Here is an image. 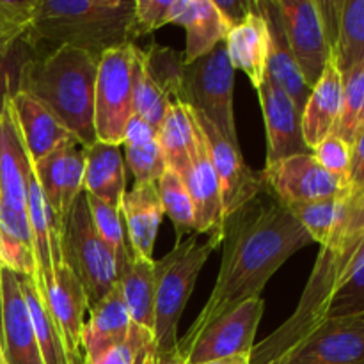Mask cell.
<instances>
[{"label":"cell","instance_id":"obj_13","mask_svg":"<svg viewBox=\"0 0 364 364\" xmlns=\"http://www.w3.org/2000/svg\"><path fill=\"white\" fill-rule=\"evenodd\" d=\"M192 112L205 135L210 160H212L217 178H219L223 215L224 223H226V219H230L233 213H237L245 205L255 201L259 194H263L265 187H263L262 176L245 164L240 146L233 144L230 139L224 137L219 128L210 123L201 112L194 109Z\"/></svg>","mask_w":364,"mask_h":364},{"label":"cell","instance_id":"obj_18","mask_svg":"<svg viewBox=\"0 0 364 364\" xmlns=\"http://www.w3.org/2000/svg\"><path fill=\"white\" fill-rule=\"evenodd\" d=\"M259 105L267 132V162L288 159L294 155L311 153L302 137L301 110L290 96L272 84L269 78L263 80L258 89Z\"/></svg>","mask_w":364,"mask_h":364},{"label":"cell","instance_id":"obj_52","mask_svg":"<svg viewBox=\"0 0 364 364\" xmlns=\"http://www.w3.org/2000/svg\"><path fill=\"white\" fill-rule=\"evenodd\" d=\"M0 364H6V359H4V350H2V343H0Z\"/></svg>","mask_w":364,"mask_h":364},{"label":"cell","instance_id":"obj_53","mask_svg":"<svg viewBox=\"0 0 364 364\" xmlns=\"http://www.w3.org/2000/svg\"><path fill=\"white\" fill-rule=\"evenodd\" d=\"M363 128H364V114H363V117H361V123H359V132H361ZM359 132H358V134H359Z\"/></svg>","mask_w":364,"mask_h":364},{"label":"cell","instance_id":"obj_23","mask_svg":"<svg viewBox=\"0 0 364 364\" xmlns=\"http://www.w3.org/2000/svg\"><path fill=\"white\" fill-rule=\"evenodd\" d=\"M9 102L31 162H38L60 142L73 137L43 103L27 92L14 91Z\"/></svg>","mask_w":364,"mask_h":364},{"label":"cell","instance_id":"obj_33","mask_svg":"<svg viewBox=\"0 0 364 364\" xmlns=\"http://www.w3.org/2000/svg\"><path fill=\"white\" fill-rule=\"evenodd\" d=\"M333 59L341 77L364 63V0H340Z\"/></svg>","mask_w":364,"mask_h":364},{"label":"cell","instance_id":"obj_31","mask_svg":"<svg viewBox=\"0 0 364 364\" xmlns=\"http://www.w3.org/2000/svg\"><path fill=\"white\" fill-rule=\"evenodd\" d=\"M0 267L16 276L38 279L28 215L6 206H0Z\"/></svg>","mask_w":364,"mask_h":364},{"label":"cell","instance_id":"obj_4","mask_svg":"<svg viewBox=\"0 0 364 364\" xmlns=\"http://www.w3.org/2000/svg\"><path fill=\"white\" fill-rule=\"evenodd\" d=\"M137 38L135 0H38L25 41L38 55L73 46L102 57Z\"/></svg>","mask_w":364,"mask_h":364},{"label":"cell","instance_id":"obj_10","mask_svg":"<svg viewBox=\"0 0 364 364\" xmlns=\"http://www.w3.org/2000/svg\"><path fill=\"white\" fill-rule=\"evenodd\" d=\"M32 169L45 198L52 230L60 242L68 213L84 192L85 148L77 139L70 137L41 160L32 162Z\"/></svg>","mask_w":364,"mask_h":364},{"label":"cell","instance_id":"obj_14","mask_svg":"<svg viewBox=\"0 0 364 364\" xmlns=\"http://www.w3.org/2000/svg\"><path fill=\"white\" fill-rule=\"evenodd\" d=\"M291 53L309 87L322 77L331 59L326 21L318 0H276Z\"/></svg>","mask_w":364,"mask_h":364},{"label":"cell","instance_id":"obj_16","mask_svg":"<svg viewBox=\"0 0 364 364\" xmlns=\"http://www.w3.org/2000/svg\"><path fill=\"white\" fill-rule=\"evenodd\" d=\"M41 297L63 336L70 358L75 364H82V333L85 315L89 313V301L82 283L66 263L55 267L52 284Z\"/></svg>","mask_w":364,"mask_h":364},{"label":"cell","instance_id":"obj_36","mask_svg":"<svg viewBox=\"0 0 364 364\" xmlns=\"http://www.w3.org/2000/svg\"><path fill=\"white\" fill-rule=\"evenodd\" d=\"M164 213L173 220L176 240L196 233V210L183 178L167 167L156 181Z\"/></svg>","mask_w":364,"mask_h":364},{"label":"cell","instance_id":"obj_30","mask_svg":"<svg viewBox=\"0 0 364 364\" xmlns=\"http://www.w3.org/2000/svg\"><path fill=\"white\" fill-rule=\"evenodd\" d=\"M124 160L135 183H156L167 169L159 146L156 128L139 116H132L124 132Z\"/></svg>","mask_w":364,"mask_h":364},{"label":"cell","instance_id":"obj_48","mask_svg":"<svg viewBox=\"0 0 364 364\" xmlns=\"http://www.w3.org/2000/svg\"><path fill=\"white\" fill-rule=\"evenodd\" d=\"M213 4L231 28L240 25L255 11L252 0H213Z\"/></svg>","mask_w":364,"mask_h":364},{"label":"cell","instance_id":"obj_1","mask_svg":"<svg viewBox=\"0 0 364 364\" xmlns=\"http://www.w3.org/2000/svg\"><path fill=\"white\" fill-rule=\"evenodd\" d=\"M309 244L313 240L308 231L267 191L226 219L215 287L198 318L178 340V350L191 345L220 316L262 297L274 274Z\"/></svg>","mask_w":364,"mask_h":364},{"label":"cell","instance_id":"obj_47","mask_svg":"<svg viewBox=\"0 0 364 364\" xmlns=\"http://www.w3.org/2000/svg\"><path fill=\"white\" fill-rule=\"evenodd\" d=\"M348 188H350V196L361 194L364 191V128L359 132L358 137H355L354 146H352Z\"/></svg>","mask_w":364,"mask_h":364},{"label":"cell","instance_id":"obj_17","mask_svg":"<svg viewBox=\"0 0 364 364\" xmlns=\"http://www.w3.org/2000/svg\"><path fill=\"white\" fill-rule=\"evenodd\" d=\"M2 279V350L6 364H43L20 276L0 267Z\"/></svg>","mask_w":364,"mask_h":364},{"label":"cell","instance_id":"obj_2","mask_svg":"<svg viewBox=\"0 0 364 364\" xmlns=\"http://www.w3.org/2000/svg\"><path fill=\"white\" fill-rule=\"evenodd\" d=\"M364 263V191L347 199L333 237L320 247L297 308L287 322L252 347V364H267L290 350L326 320L338 288Z\"/></svg>","mask_w":364,"mask_h":364},{"label":"cell","instance_id":"obj_46","mask_svg":"<svg viewBox=\"0 0 364 364\" xmlns=\"http://www.w3.org/2000/svg\"><path fill=\"white\" fill-rule=\"evenodd\" d=\"M364 313V263L338 288L331 299L326 318L329 316H347Z\"/></svg>","mask_w":364,"mask_h":364},{"label":"cell","instance_id":"obj_34","mask_svg":"<svg viewBox=\"0 0 364 364\" xmlns=\"http://www.w3.org/2000/svg\"><path fill=\"white\" fill-rule=\"evenodd\" d=\"M21 290H23L25 301H27L28 313H31L32 326H34L36 340H38L39 352H41L43 364H75L68 354L63 336L50 315L48 308L45 306L38 284L31 277L20 276Z\"/></svg>","mask_w":364,"mask_h":364},{"label":"cell","instance_id":"obj_22","mask_svg":"<svg viewBox=\"0 0 364 364\" xmlns=\"http://www.w3.org/2000/svg\"><path fill=\"white\" fill-rule=\"evenodd\" d=\"M341 98H343V77L338 70L336 60L331 55L322 77L311 87L308 102L302 110V137L309 151H313L323 139L336 132L341 114Z\"/></svg>","mask_w":364,"mask_h":364},{"label":"cell","instance_id":"obj_51","mask_svg":"<svg viewBox=\"0 0 364 364\" xmlns=\"http://www.w3.org/2000/svg\"><path fill=\"white\" fill-rule=\"evenodd\" d=\"M0 333H2V279H0Z\"/></svg>","mask_w":364,"mask_h":364},{"label":"cell","instance_id":"obj_5","mask_svg":"<svg viewBox=\"0 0 364 364\" xmlns=\"http://www.w3.org/2000/svg\"><path fill=\"white\" fill-rule=\"evenodd\" d=\"M219 247L213 240L199 242V235L176 240L164 258L155 259V347L156 352L178 348V323L196 288L199 272Z\"/></svg>","mask_w":364,"mask_h":364},{"label":"cell","instance_id":"obj_44","mask_svg":"<svg viewBox=\"0 0 364 364\" xmlns=\"http://www.w3.org/2000/svg\"><path fill=\"white\" fill-rule=\"evenodd\" d=\"M313 156L316 162L329 171L331 174L338 176L340 180L348 183V174H350V162H352V148L338 137L336 134H331L329 137L323 139L315 149H313Z\"/></svg>","mask_w":364,"mask_h":364},{"label":"cell","instance_id":"obj_29","mask_svg":"<svg viewBox=\"0 0 364 364\" xmlns=\"http://www.w3.org/2000/svg\"><path fill=\"white\" fill-rule=\"evenodd\" d=\"M155 259L139 258L132 255L117 277L124 306L132 323L155 331Z\"/></svg>","mask_w":364,"mask_h":364},{"label":"cell","instance_id":"obj_41","mask_svg":"<svg viewBox=\"0 0 364 364\" xmlns=\"http://www.w3.org/2000/svg\"><path fill=\"white\" fill-rule=\"evenodd\" d=\"M155 352L156 347L153 333L132 323L127 340L110 345L109 348L82 364H148Z\"/></svg>","mask_w":364,"mask_h":364},{"label":"cell","instance_id":"obj_32","mask_svg":"<svg viewBox=\"0 0 364 364\" xmlns=\"http://www.w3.org/2000/svg\"><path fill=\"white\" fill-rule=\"evenodd\" d=\"M156 137L166 166L183 178L194 149V124L188 107L183 103H171L156 130Z\"/></svg>","mask_w":364,"mask_h":364},{"label":"cell","instance_id":"obj_37","mask_svg":"<svg viewBox=\"0 0 364 364\" xmlns=\"http://www.w3.org/2000/svg\"><path fill=\"white\" fill-rule=\"evenodd\" d=\"M347 199H327V201H311V203H294L284 208L301 223V226L308 231L313 242L326 245L333 237L334 230L340 224L345 213Z\"/></svg>","mask_w":364,"mask_h":364},{"label":"cell","instance_id":"obj_6","mask_svg":"<svg viewBox=\"0 0 364 364\" xmlns=\"http://www.w3.org/2000/svg\"><path fill=\"white\" fill-rule=\"evenodd\" d=\"M60 256L84 287L89 308L116 288V258L92 224L85 192L78 196L68 213L60 233Z\"/></svg>","mask_w":364,"mask_h":364},{"label":"cell","instance_id":"obj_15","mask_svg":"<svg viewBox=\"0 0 364 364\" xmlns=\"http://www.w3.org/2000/svg\"><path fill=\"white\" fill-rule=\"evenodd\" d=\"M191 110L192 124H194V149H192L191 166L183 176L196 210V235H206L210 240L223 244L224 237V215L223 199H220V185L213 164L210 160L208 146L201 127Z\"/></svg>","mask_w":364,"mask_h":364},{"label":"cell","instance_id":"obj_43","mask_svg":"<svg viewBox=\"0 0 364 364\" xmlns=\"http://www.w3.org/2000/svg\"><path fill=\"white\" fill-rule=\"evenodd\" d=\"M185 0H135V28L139 36L151 34L164 25L174 23Z\"/></svg>","mask_w":364,"mask_h":364},{"label":"cell","instance_id":"obj_25","mask_svg":"<svg viewBox=\"0 0 364 364\" xmlns=\"http://www.w3.org/2000/svg\"><path fill=\"white\" fill-rule=\"evenodd\" d=\"M130 329L132 318L116 284L98 304L89 308V318L82 333V363L92 359L110 345L127 340Z\"/></svg>","mask_w":364,"mask_h":364},{"label":"cell","instance_id":"obj_21","mask_svg":"<svg viewBox=\"0 0 364 364\" xmlns=\"http://www.w3.org/2000/svg\"><path fill=\"white\" fill-rule=\"evenodd\" d=\"M119 212L132 255L153 259L156 235L166 215L156 183H135L124 194Z\"/></svg>","mask_w":364,"mask_h":364},{"label":"cell","instance_id":"obj_11","mask_svg":"<svg viewBox=\"0 0 364 364\" xmlns=\"http://www.w3.org/2000/svg\"><path fill=\"white\" fill-rule=\"evenodd\" d=\"M267 364H364V313L329 316Z\"/></svg>","mask_w":364,"mask_h":364},{"label":"cell","instance_id":"obj_28","mask_svg":"<svg viewBox=\"0 0 364 364\" xmlns=\"http://www.w3.org/2000/svg\"><path fill=\"white\" fill-rule=\"evenodd\" d=\"M174 25H181L187 32L185 64L194 63L196 59L212 52L217 45L226 41L231 31L213 0H185L183 9L178 14Z\"/></svg>","mask_w":364,"mask_h":364},{"label":"cell","instance_id":"obj_26","mask_svg":"<svg viewBox=\"0 0 364 364\" xmlns=\"http://www.w3.org/2000/svg\"><path fill=\"white\" fill-rule=\"evenodd\" d=\"M84 192L119 208L127 194V171L119 146L96 141L85 148Z\"/></svg>","mask_w":364,"mask_h":364},{"label":"cell","instance_id":"obj_45","mask_svg":"<svg viewBox=\"0 0 364 364\" xmlns=\"http://www.w3.org/2000/svg\"><path fill=\"white\" fill-rule=\"evenodd\" d=\"M38 0H0V38H25Z\"/></svg>","mask_w":364,"mask_h":364},{"label":"cell","instance_id":"obj_42","mask_svg":"<svg viewBox=\"0 0 364 364\" xmlns=\"http://www.w3.org/2000/svg\"><path fill=\"white\" fill-rule=\"evenodd\" d=\"M34 55L38 53L25 38H0V112L6 100L16 91L21 66Z\"/></svg>","mask_w":364,"mask_h":364},{"label":"cell","instance_id":"obj_20","mask_svg":"<svg viewBox=\"0 0 364 364\" xmlns=\"http://www.w3.org/2000/svg\"><path fill=\"white\" fill-rule=\"evenodd\" d=\"M259 13L263 14L269 27V60H267V78L276 87L287 92L297 109L304 110L306 102L309 98L311 87L306 82L290 45H288L287 34H284L283 20H281L279 7L276 0H256Z\"/></svg>","mask_w":364,"mask_h":364},{"label":"cell","instance_id":"obj_24","mask_svg":"<svg viewBox=\"0 0 364 364\" xmlns=\"http://www.w3.org/2000/svg\"><path fill=\"white\" fill-rule=\"evenodd\" d=\"M269 41V27L256 2L255 11L240 25L231 28L224 41L235 71H244L255 89H258L267 78Z\"/></svg>","mask_w":364,"mask_h":364},{"label":"cell","instance_id":"obj_12","mask_svg":"<svg viewBox=\"0 0 364 364\" xmlns=\"http://www.w3.org/2000/svg\"><path fill=\"white\" fill-rule=\"evenodd\" d=\"M265 311L262 297L244 302L206 327L191 345L181 348L183 364H201L231 355L251 354L256 333Z\"/></svg>","mask_w":364,"mask_h":364},{"label":"cell","instance_id":"obj_39","mask_svg":"<svg viewBox=\"0 0 364 364\" xmlns=\"http://www.w3.org/2000/svg\"><path fill=\"white\" fill-rule=\"evenodd\" d=\"M364 114V63L343 75V98H341L340 121L334 134L354 146L359 132V123Z\"/></svg>","mask_w":364,"mask_h":364},{"label":"cell","instance_id":"obj_19","mask_svg":"<svg viewBox=\"0 0 364 364\" xmlns=\"http://www.w3.org/2000/svg\"><path fill=\"white\" fill-rule=\"evenodd\" d=\"M9 98L0 112V206L27 213L32 162L18 130Z\"/></svg>","mask_w":364,"mask_h":364},{"label":"cell","instance_id":"obj_50","mask_svg":"<svg viewBox=\"0 0 364 364\" xmlns=\"http://www.w3.org/2000/svg\"><path fill=\"white\" fill-rule=\"evenodd\" d=\"M201 364H252V361H251V354H240V355H231V358L215 359V361H208Z\"/></svg>","mask_w":364,"mask_h":364},{"label":"cell","instance_id":"obj_38","mask_svg":"<svg viewBox=\"0 0 364 364\" xmlns=\"http://www.w3.org/2000/svg\"><path fill=\"white\" fill-rule=\"evenodd\" d=\"M87 205L91 220L95 224L96 231H98L100 238H102L103 244L110 249V252L116 258L117 277H119L123 267L132 258V251L128 247L127 231H124L123 217H121L119 208L107 205V203L100 201V199L92 198V196H87Z\"/></svg>","mask_w":364,"mask_h":364},{"label":"cell","instance_id":"obj_9","mask_svg":"<svg viewBox=\"0 0 364 364\" xmlns=\"http://www.w3.org/2000/svg\"><path fill=\"white\" fill-rule=\"evenodd\" d=\"M259 176L265 191L283 206L350 198L347 181L323 169L313 153L265 164Z\"/></svg>","mask_w":364,"mask_h":364},{"label":"cell","instance_id":"obj_7","mask_svg":"<svg viewBox=\"0 0 364 364\" xmlns=\"http://www.w3.org/2000/svg\"><path fill=\"white\" fill-rule=\"evenodd\" d=\"M233 91L235 68L224 43L194 63L183 64L180 102L201 112L224 137L238 146Z\"/></svg>","mask_w":364,"mask_h":364},{"label":"cell","instance_id":"obj_40","mask_svg":"<svg viewBox=\"0 0 364 364\" xmlns=\"http://www.w3.org/2000/svg\"><path fill=\"white\" fill-rule=\"evenodd\" d=\"M146 70L160 89L173 103H181V73H183V53L153 43L144 50Z\"/></svg>","mask_w":364,"mask_h":364},{"label":"cell","instance_id":"obj_27","mask_svg":"<svg viewBox=\"0 0 364 364\" xmlns=\"http://www.w3.org/2000/svg\"><path fill=\"white\" fill-rule=\"evenodd\" d=\"M27 215L31 224L32 244H34L36 267H38V284L39 294H45L53 281V270L59 263H63L60 256V242L59 237L53 233L52 224H50L48 210H46L45 198L36 180L34 169L28 178V194H27Z\"/></svg>","mask_w":364,"mask_h":364},{"label":"cell","instance_id":"obj_8","mask_svg":"<svg viewBox=\"0 0 364 364\" xmlns=\"http://www.w3.org/2000/svg\"><path fill=\"white\" fill-rule=\"evenodd\" d=\"M132 45L117 46L102 53L95 89V132L96 141L119 146L124 141L128 121L134 116L132 107Z\"/></svg>","mask_w":364,"mask_h":364},{"label":"cell","instance_id":"obj_49","mask_svg":"<svg viewBox=\"0 0 364 364\" xmlns=\"http://www.w3.org/2000/svg\"><path fill=\"white\" fill-rule=\"evenodd\" d=\"M148 364H183V359L176 348V350L171 352H155V355L149 359Z\"/></svg>","mask_w":364,"mask_h":364},{"label":"cell","instance_id":"obj_35","mask_svg":"<svg viewBox=\"0 0 364 364\" xmlns=\"http://www.w3.org/2000/svg\"><path fill=\"white\" fill-rule=\"evenodd\" d=\"M171 103L173 102L169 100V96L156 85V82L153 80L151 75L146 70L144 50L135 45L134 70H132V107H134V116L142 117L159 130L160 123L166 116L167 107Z\"/></svg>","mask_w":364,"mask_h":364},{"label":"cell","instance_id":"obj_3","mask_svg":"<svg viewBox=\"0 0 364 364\" xmlns=\"http://www.w3.org/2000/svg\"><path fill=\"white\" fill-rule=\"evenodd\" d=\"M100 57L73 48H60L34 55L18 73L16 91L38 100L57 121L89 148L96 142L95 89Z\"/></svg>","mask_w":364,"mask_h":364}]
</instances>
